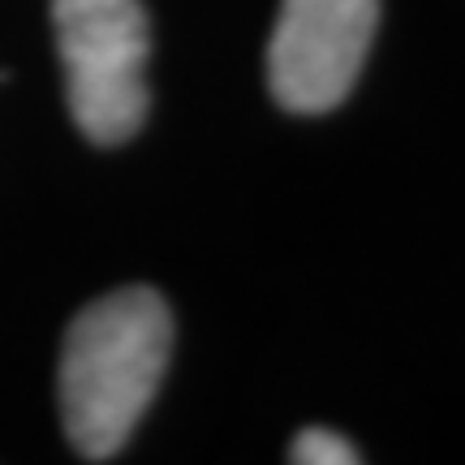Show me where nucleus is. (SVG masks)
<instances>
[{
    "mask_svg": "<svg viewBox=\"0 0 465 465\" xmlns=\"http://www.w3.org/2000/svg\"><path fill=\"white\" fill-rule=\"evenodd\" d=\"M74 125L91 143H125L147 121L151 22L138 0H52Z\"/></svg>",
    "mask_w": 465,
    "mask_h": 465,
    "instance_id": "obj_2",
    "label": "nucleus"
},
{
    "mask_svg": "<svg viewBox=\"0 0 465 465\" xmlns=\"http://www.w3.org/2000/svg\"><path fill=\"white\" fill-rule=\"evenodd\" d=\"M380 26V0H284L267 44V83L289 113L345 100Z\"/></svg>",
    "mask_w": 465,
    "mask_h": 465,
    "instance_id": "obj_3",
    "label": "nucleus"
},
{
    "mask_svg": "<svg viewBox=\"0 0 465 465\" xmlns=\"http://www.w3.org/2000/svg\"><path fill=\"white\" fill-rule=\"evenodd\" d=\"M289 461H298V465H353L358 452L349 449V440H341V435L328 431V427H306V431L293 440Z\"/></svg>",
    "mask_w": 465,
    "mask_h": 465,
    "instance_id": "obj_4",
    "label": "nucleus"
},
{
    "mask_svg": "<svg viewBox=\"0 0 465 465\" xmlns=\"http://www.w3.org/2000/svg\"><path fill=\"white\" fill-rule=\"evenodd\" d=\"M173 315L155 289H116L69 323L61 349V422L83 461H108L160 392Z\"/></svg>",
    "mask_w": 465,
    "mask_h": 465,
    "instance_id": "obj_1",
    "label": "nucleus"
}]
</instances>
